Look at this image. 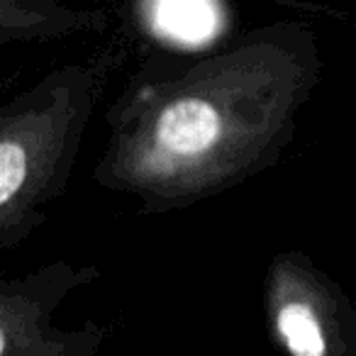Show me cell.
I'll return each instance as SVG.
<instances>
[{
	"label": "cell",
	"mask_w": 356,
	"mask_h": 356,
	"mask_svg": "<svg viewBox=\"0 0 356 356\" xmlns=\"http://www.w3.org/2000/svg\"><path fill=\"white\" fill-rule=\"evenodd\" d=\"M322 71L320 37L300 20L154 56L105 113L108 142L90 176L147 218L218 198L281 163Z\"/></svg>",
	"instance_id": "1"
},
{
	"label": "cell",
	"mask_w": 356,
	"mask_h": 356,
	"mask_svg": "<svg viewBox=\"0 0 356 356\" xmlns=\"http://www.w3.org/2000/svg\"><path fill=\"white\" fill-rule=\"evenodd\" d=\"M120 59V47L108 44L0 100V252L27 242L66 193Z\"/></svg>",
	"instance_id": "2"
},
{
	"label": "cell",
	"mask_w": 356,
	"mask_h": 356,
	"mask_svg": "<svg viewBox=\"0 0 356 356\" xmlns=\"http://www.w3.org/2000/svg\"><path fill=\"white\" fill-rule=\"evenodd\" d=\"M261 305L283 356H356V310L346 291L305 252H276L264 271Z\"/></svg>",
	"instance_id": "3"
},
{
	"label": "cell",
	"mask_w": 356,
	"mask_h": 356,
	"mask_svg": "<svg viewBox=\"0 0 356 356\" xmlns=\"http://www.w3.org/2000/svg\"><path fill=\"white\" fill-rule=\"evenodd\" d=\"M103 276L95 264L64 259L13 278H0V356H98L110 330L98 320L76 327L54 322L81 288Z\"/></svg>",
	"instance_id": "4"
},
{
	"label": "cell",
	"mask_w": 356,
	"mask_h": 356,
	"mask_svg": "<svg viewBox=\"0 0 356 356\" xmlns=\"http://www.w3.org/2000/svg\"><path fill=\"white\" fill-rule=\"evenodd\" d=\"M110 27L105 10L66 8L54 0H0V47L10 42H56Z\"/></svg>",
	"instance_id": "5"
}]
</instances>
